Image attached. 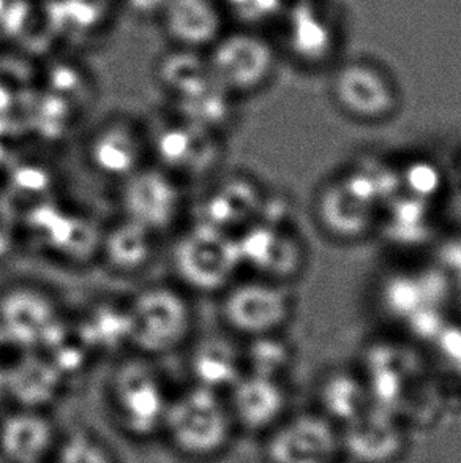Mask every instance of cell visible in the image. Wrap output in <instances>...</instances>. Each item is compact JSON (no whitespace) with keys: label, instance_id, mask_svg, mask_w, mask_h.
I'll list each match as a JSON object with an SVG mask.
<instances>
[{"label":"cell","instance_id":"cell-6","mask_svg":"<svg viewBox=\"0 0 461 463\" xmlns=\"http://www.w3.org/2000/svg\"><path fill=\"white\" fill-rule=\"evenodd\" d=\"M230 408L220 392L192 384L169 402L163 427L183 451H219L230 439Z\"/></svg>","mask_w":461,"mask_h":463},{"label":"cell","instance_id":"cell-10","mask_svg":"<svg viewBox=\"0 0 461 463\" xmlns=\"http://www.w3.org/2000/svg\"><path fill=\"white\" fill-rule=\"evenodd\" d=\"M217 86L232 99L259 92L274 75L275 52L270 43L253 33H236L212 44L207 61Z\"/></svg>","mask_w":461,"mask_h":463},{"label":"cell","instance_id":"cell-3","mask_svg":"<svg viewBox=\"0 0 461 463\" xmlns=\"http://www.w3.org/2000/svg\"><path fill=\"white\" fill-rule=\"evenodd\" d=\"M294 306L287 283L256 276L237 279L219 296L220 323L243 340L275 335L287 329Z\"/></svg>","mask_w":461,"mask_h":463},{"label":"cell","instance_id":"cell-26","mask_svg":"<svg viewBox=\"0 0 461 463\" xmlns=\"http://www.w3.org/2000/svg\"><path fill=\"white\" fill-rule=\"evenodd\" d=\"M0 463H5V462H4V460H0Z\"/></svg>","mask_w":461,"mask_h":463},{"label":"cell","instance_id":"cell-13","mask_svg":"<svg viewBox=\"0 0 461 463\" xmlns=\"http://www.w3.org/2000/svg\"><path fill=\"white\" fill-rule=\"evenodd\" d=\"M261 196L243 175L215 179L194 209L193 220L239 236L258 222Z\"/></svg>","mask_w":461,"mask_h":463},{"label":"cell","instance_id":"cell-11","mask_svg":"<svg viewBox=\"0 0 461 463\" xmlns=\"http://www.w3.org/2000/svg\"><path fill=\"white\" fill-rule=\"evenodd\" d=\"M332 99L351 119L380 124L399 113L400 92L392 78L373 63L351 62L332 80Z\"/></svg>","mask_w":461,"mask_h":463},{"label":"cell","instance_id":"cell-17","mask_svg":"<svg viewBox=\"0 0 461 463\" xmlns=\"http://www.w3.org/2000/svg\"><path fill=\"white\" fill-rule=\"evenodd\" d=\"M65 376L42 350L21 351V357L5 367V395L23 408L40 410L62 391Z\"/></svg>","mask_w":461,"mask_h":463},{"label":"cell","instance_id":"cell-25","mask_svg":"<svg viewBox=\"0 0 461 463\" xmlns=\"http://www.w3.org/2000/svg\"><path fill=\"white\" fill-rule=\"evenodd\" d=\"M4 348H6V345L5 342H4L2 335H0V351L4 350Z\"/></svg>","mask_w":461,"mask_h":463},{"label":"cell","instance_id":"cell-23","mask_svg":"<svg viewBox=\"0 0 461 463\" xmlns=\"http://www.w3.org/2000/svg\"><path fill=\"white\" fill-rule=\"evenodd\" d=\"M61 463H111L100 446L95 445L92 439L86 435H73L70 437L62 451H61Z\"/></svg>","mask_w":461,"mask_h":463},{"label":"cell","instance_id":"cell-9","mask_svg":"<svg viewBox=\"0 0 461 463\" xmlns=\"http://www.w3.org/2000/svg\"><path fill=\"white\" fill-rule=\"evenodd\" d=\"M266 458L268 463H338L342 429L316 410L287 414L268 432Z\"/></svg>","mask_w":461,"mask_h":463},{"label":"cell","instance_id":"cell-1","mask_svg":"<svg viewBox=\"0 0 461 463\" xmlns=\"http://www.w3.org/2000/svg\"><path fill=\"white\" fill-rule=\"evenodd\" d=\"M130 353L158 359L187 350L196 337L192 295L177 283H152L125 301Z\"/></svg>","mask_w":461,"mask_h":463},{"label":"cell","instance_id":"cell-7","mask_svg":"<svg viewBox=\"0 0 461 463\" xmlns=\"http://www.w3.org/2000/svg\"><path fill=\"white\" fill-rule=\"evenodd\" d=\"M61 302L33 283H14L0 289V335L19 351L42 350L62 326Z\"/></svg>","mask_w":461,"mask_h":463},{"label":"cell","instance_id":"cell-2","mask_svg":"<svg viewBox=\"0 0 461 463\" xmlns=\"http://www.w3.org/2000/svg\"><path fill=\"white\" fill-rule=\"evenodd\" d=\"M169 261L174 283L188 295L219 298L242 270L236 236L196 220L174 232Z\"/></svg>","mask_w":461,"mask_h":463},{"label":"cell","instance_id":"cell-12","mask_svg":"<svg viewBox=\"0 0 461 463\" xmlns=\"http://www.w3.org/2000/svg\"><path fill=\"white\" fill-rule=\"evenodd\" d=\"M84 156L92 171L118 184L149 165L147 128L128 118H111L89 135Z\"/></svg>","mask_w":461,"mask_h":463},{"label":"cell","instance_id":"cell-16","mask_svg":"<svg viewBox=\"0 0 461 463\" xmlns=\"http://www.w3.org/2000/svg\"><path fill=\"white\" fill-rule=\"evenodd\" d=\"M160 239L147 228L120 217L103 230L99 260L113 274L137 276L154 263Z\"/></svg>","mask_w":461,"mask_h":463},{"label":"cell","instance_id":"cell-20","mask_svg":"<svg viewBox=\"0 0 461 463\" xmlns=\"http://www.w3.org/2000/svg\"><path fill=\"white\" fill-rule=\"evenodd\" d=\"M75 326L90 353L122 354L125 350L130 351V325L125 301L99 302Z\"/></svg>","mask_w":461,"mask_h":463},{"label":"cell","instance_id":"cell-19","mask_svg":"<svg viewBox=\"0 0 461 463\" xmlns=\"http://www.w3.org/2000/svg\"><path fill=\"white\" fill-rule=\"evenodd\" d=\"M370 196H365L349 182H334L327 185L319 198V217L325 228L338 222L332 234L338 238H357L365 234L373 220V207Z\"/></svg>","mask_w":461,"mask_h":463},{"label":"cell","instance_id":"cell-15","mask_svg":"<svg viewBox=\"0 0 461 463\" xmlns=\"http://www.w3.org/2000/svg\"><path fill=\"white\" fill-rule=\"evenodd\" d=\"M228 332L194 337L187 346V367L193 384L223 392L245 373L242 346Z\"/></svg>","mask_w":461,"mask_h":463},{"label":"cell","instance_id":"cell-21","mask_svg":"<svg viewBox=\"0 0 461 463\" xmlns=\"http://www.w3.org/2000/svg\"><path fill=\"white\" fill-rule=\"evenodd\" d=\"M52 429L38 410L23 408L0 427V445L6 458L18 463H37L50 448Z\"/></svg>","mask_w":461,"mask_h":463},{"label":"cell","instance_id":"cell-18","mask_svg":"<svg viewBox=\"0 0 461 463\" xmlns=\"http://www.w3.org/2000/svg\"><path fill=\"white\" fill-rule=\"evenodd\" d=\"M342 439L343 458L357 463H395L406 451L400 427L372 411L344 426Z\"/></svg>","mask_w":461,"mask_h":463},{"label":"cell","instance_id":"cell-22","mask_svg":"<svg viewBox=\"0 0 461 463\" xmlns=\"http://www.w3.org/2000/svg\"><path fill=\"white\" fill-rule=\"evenodd\" d=\"M318 411L343 429L367 413V386L346 372L327 376L321 386V410Z\"/></svg>","mask_w":461,"mask_h":463},{"label":"cell","instance_id":"cell-8","mask_svg":"<svg viewBox=\"0 0 461 463\" xmlns=\"http://www.w3.org/2000/svg\"><path fill=\"white\" fill-rule=\"evenodd\" d=\"M154 359L139 356L120 357L114 370L111 391L118 416L131 432L146 435L163 427L169 399L162 375L152 365Z\"/></svg>","mask_w":461,"mask_h":463},{"label":"cell","instance_id":"cell-4","mask_svg":"<svg viewBox=\"0 0 461 463\" xmlns=\"http://www.w3.org/2000/svg\"><path fill=\"white\" fill-rule=\"evenodd\" d=\"M150 163L188 184L213 179L225 160V137L174 116L147 128Z\"/></svg>","mask_w":461,"mask_h":463},{"label":"cell","instance_id":"cell-24","mask_svg":"<svg viewBox=\"0 0 461 463\" xmlns=\"http://www.w3.org/2000/svg\"><path fill=\"white\" fill-rule=\"evenodd\" d=\"M5 395V367L0 365V397Z\"/></svg>","mask_w":461,"mask_h":463},{"label":"cell","instance_id":"cell-14","mask_svg":"<svg viewBox=\"0 0 461 463\" xmlns=\"http://www.w3.org/2000/svg\"><path fill=\"white\" fill-rule=\"evenodd\" d=\"M228 392L230 418L253 432H270L287 416V388L281 378L245 372Z\"/></svg>","mask_w":461,"mask_h":463},{"label":"cell","instance_id":"cell-5","mask_svg":"<svg viewBox=\"0 0 461 463\" xmlns=\"http://www.w3.org/2000/svg\"><path fill=\"white\" fill-rule=\"evenodd\" d=\"M118 185L120 217L147 228L160 238L174 234L185 225L183 220L190 209L187 187L154 163Z\"/></svg>","mask_w":461,"mask_h":463}]
</instances>
